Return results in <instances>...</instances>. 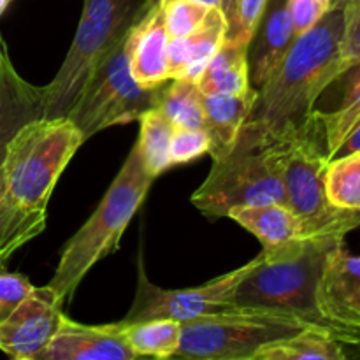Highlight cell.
Segmentation results:
<instances>
[{
	"label": "cell",
	"instance_id": "obj_33",
	"mask_svg": "<svg viewBox=\"0 0 360 360\" xmlns=\"http://www.w3.org/2000/svg\"><path fill=\"white\" fill-rule=\"evenodd\" d=\"M288 14L295 35H302L315 27L323 14L330 9L329 0H287Z\"/></svg>",
	"mask_w": 360,
	"mask_h": 360
},
{
	"label": "cell",
	"instance_id": "obj_29",
	"mask_svg": "<svg viewBox=\"0 0 360 360\" xmlns=\"http://www.w3.org/2000/svg\"><path fill=\"white\" fill-rule=\"evenodd\" d=\"M269 0H239L234 18L227 25L225 41L250 44Z\"/></svg>",
	"mask_w": 360,
	"mask_h": 360
},
{
	"label": "cell",
	"instance_id": "obj_31",
	"mask_svg": "<svg viewBox=\"0 0 360 360\" xmlns=\"http://www.w3.org/2000/svg\"><path fill=\"white\" fill-rule=\"evenodd\" d=\"M211 141L204 129H176L171 143V164L183 165L210 153Z\"/></svg>",
	"mask_w": 360,
	"mask_h": 360
},
{
	"label": "cell",
	"instance_id": "obj_26",
	"mask_svg": "<svg viewBox=\"0 0 360 360\" xmlns=\"http://www.w3.org/2000/svg\"><path fill=\"white\" fill-rule=\"evenodd\" d=\"M158 109L176 129H204L202 94L193 81L171 79V83L164 84Z\"/></svg>",
	"mask_w": 360,
	"mask_h": 360
},
{
	"label": "cell",
	"instance_id": "obj_9",
	"mask_svg": "<svg viewBox=\"0 0 360 360\" xmlns=\"http://www.w3.org/2000/svg\"><path fill=\"white\" fill-rule=\"evenodd\" d=\"M125 41L127 37L98 63L65 116L84 141L112 125L139 120L143 112L158 108L164 84L143 88L134 79Z\"/></svg>",
	"mask_w": 360,
	"mask_h": 360
},
{
	"label": "cell",
	"instance_id": "obj_36",
	"mask_svg": "<svg viewBox=\"0 0 360 360\" xmlns=\"http://www.w3.org/2000/svg\"><path fill=\"white\" fill-rule=\"evenodd\" d=\"M238 4H239V0H220V9H221V13L225 14V18H227V25H229V21L234 18L236 9H238Z\"/></svg>",
	"mask_w": 360,
	"mask_h": 360
},
{
	"label": "cell",
	"instance_id": "obj_15",
	"mask_svg": "<svg viewBox=\"0 0 360 360\" xmlns=\"http://www.w3.org/2000/svg\"><path fill=\"white\" fill-rule=\"evenodd\" d=\"M41 118H44L42 86L20 76L0 35V153H6L7 144L25 125Z\"/></svg>",
	"mask_w": 360,
	"mask_h": 360
},
{
	"label": "cell",
	"instance_id": "obj_10",
	"mask_svg": "<svg viewBox=\"0 0 360 360\" xmlns=\"http://www.w3.org/2000/svg\"><path fill=\"white\" fill-rule=\"evenodd\" d=\"M260 257L250 260L245 266L225 273L207 283L199 287L179 288L169 290L151 283L144 271L143 259H139L137 267V288L132 308L129 309L122 323H136L144 320H176V322H188L199 316L213 315L232 309L231 297L238 285L245 280L246 274L259 264Z\"/></svg>",
	"mask_w": 360,
	"mask_h": 360
},
{
	"label": "cell",
	"instance_id": "obj_40",
	"mask_svg": "<svg viewBox=\"0 0 360 360\" xmlns=\"http://www.w3.org/2000/svg\"><path fill=\"white\" fill-rule=\"evenodd\" d=\"M197 2H202L210 7H220V0H197Z\"/></svg>",
	"mask_w": 360,
	"mask_h": 360
},
{
	"label": "cell",
	"instance_id": "obj_41",
	"mask_svg": "<svg viewBox=\"0 0 360 360\" xmlns=\"http://www.w3.org/2000/svg\"><path fill=\"white\" fill-rule=\"evenodd\" d=\"M9 2H11V0H0V18H2L4 11L7 9V6H9Z\"/></svg>",
	"mask_w": 360,
	"mask_h": 360
},
{
	"label": "cell",
	"instance_id": "obj_6",
	"mask_svg": "<svg viewBox=\"0 0 360 360\" xmlns=\"http://www.w3.org/2000/svg\"><path fill=\"white\" fill-rule=\"evenodd\" d=\"M178 357L186 360H248L264 348L315 327L285 313L232 308L183 322Z\"/></svg>",
	"mask_w": 360,
	"mask_h": 360
},
{
	"label": "cell",
	"instance_id": "obj_44",
	"mask_svg": "<svg viewBox=\"0 0 360 360\" xmlns=\"http://www.w3.org/2000/svg\"><path fill=\"white\" fill-rule=\"evenodd\" d=\"M329 4H330V0H329Z\"/></svg>",
	"mask_w": 360,
	"mask_h": 360
},
{
	"label": "cell",
	"instance_id": "obj_39",
	"mask_svg": "<svg viewBox=\"0 0 360 360\" xmlns=\"http://www.w3.org/2000/svg\"><path fill=\"white\" fill-rule=\"evenodd\" d=\"M348 0H330V9H343Z\"/></svg>",
	"mask_w": 360,
	"mask_h": 360
},
{
	"label": "cell",
	"instance_id": "obj_11",
	"mask_svg": "<svg viewBox=\"0 0 360 360\" xmlns=\"http://www.w3.org/2000/svg\"><path fill=\"white\" fill-rule=\"evenodd\" d=\"M65 302L51 287H34L27 299L0 323V350L11 359H34L58 330Z\"/></svg>",
	"mask_w": 360,
	"mask_h": 360
},
{
	"label": "cell",
	"instance_id": "obj_12",
	"mask_svg": "<svg viewBox=\"0 0 360 360\" xmlns=\"http://www.w3.org/2000/svg\"><path fill=\"white\" fill-rule=\"evenodd\" d=\"M316 301L333 327H360V255H352L345 241L327 257Z\"/></svg>",
	"mask_w": 360,
	"mask_h": 360
},
{
	"label": "cell",
	"instance_id": "obj_42",
	"mask_svg": "<svg viewBox=\"0 0 360 360\" xmlns=\"http://www.w3.org/2000/svg\"><path fill=\"white\" fill-rule=\"evenodd\" d=\"M11 360H34V359H11Z\"/></svg>",
	"mask_w": 360,
	"mask_h": 360
},
{
	"label": "cell",
	"instance_id": "obj_27",
	"mask_svg": "<svg viewBox=\"0 0 360 360\" xmlns=\"http://www.w3.org/2000/svg\"><path fill=\"white\" fill-rule=\"evenodd\" d=\"M326 193L338 210L360 213V153L336 157L327 164Z\"/></svg>",
	"mask_w": 360,
	"mask_h": 360
},
{
	"label": "cell",
	"instance_id": "obj_28",
	"mask_svg": "<svg viewBox=\"0 0 360 360\" xmlns=\"http://www.w3.org/2000/svg\"><path fill=\"white\" fill-rule=\"evenodd\" d=\"M210 6L197 0H165L164 23L169 39L188 37L206 20Z\"/></svg>",
	"mask_w": 360,
	"mask_h": 360
},
{
	"label": "cell",
	"instance_id": "obj_14",
	"mask_svg": "<svg viewBox=\"0 0 360 360\" xmlns=\"http://www.w3.org/2000/svg\"><path fill=\"white\" fill-rule=\"evenodd\" d=\"M295 39L297 35L292 27L287 0H269L250 41L248 70L252 88L259 90L274 76Z\"/></svg>",
	"mask_w": 360,
	"mask_h": 360
},
{
	"label": "cell",
	"instance_id": "obj_38",
	"mask_svg": "<svg viewBox=\"0 0 360 360\" xmlns=\"http://www.w3.org/2000/svg\"><path fill=\"white\" fill-rule=\"evenodd\" d=\"M134 360H186L183 357H178V355H171V357H146V355H136Z\"/></svg>",
	"mask_w": 360,
	"mask_h": 360
},
{
	"label": "cell",
	"instance_id": "obj_21",
	"mask_svg": "<svg viewBox=\"0 0 360 360\" xmlns=\"http://www.w3.org/2000/svg\"><path fill=\"white\" fill-rule=\"evenodd\" d=\"M4 158L6 153H0V262H6L16 250L46 229V218L21 210L9 197Z\"/></svg>",
	"mask_w": 360,
	"mask_h": 360
},
{
	"label": "cell",
	"instance_id": "obj_2",
	"mask_svg": "<svg viewBox=\"0 0 360 360\" xmlns=\"http://www.w3.org/2000/svg\"><path fill=\"white\" fill-rule=\"evenodd\" d=\"M343 241L341 236H315L271 252L262 250L259 264L232 294L231 306L285 313L334 334L340 327L326 322L316 290L327 257Z\"/></svg>",
	"mask_w": 360,
	"mask_h": 360
},
{
	"label": "cell",
	"instance_id": "obj_24",
	"mask_svg": "<svg viewBox=\"0 0 360 360\" xmlns=\"http://www.w3.org/2000/svg\"><path fill=\"white\" fill-rule=\"evenodd\" d=\"M225 35H227V18L220 7H211L200 27L185 37L186 63L181 79L193 81V83L199 81L207 63L213 60L225 42Z\"/></svg>",
	"mask_w": 360,
	"mask_h": 360
},
{
	"label": "cell",
	"instance_id": "obj_43",
	"mask_svg": "<svg viewBox=\"0 0 360 360\" xmlns=\"http://www.w3.org/2000/svg\"><path fill=\"white\" fill-rule=\"evenodd\" d=\"M248 360H262V359H259V357H253V359H248Z\"/></svg>",
	"mask_w": 360,
	"mask_h": 360
},
{
	"label": "cell",
	"instance_id": "obj_17",
	"mask_svg": "<svg viewBox=\"0 0 360 360\" xmlns=\"http://www.w3.org/2000/svg\"><path fill=\"white\" fill-rule=\"evenodd\" d=\"M255 98V88L239 95L202 94L204 130L210 136V155L213 160L229 155L236 146Z\"/></svg>",
	"mask_w": 360,
	"mask_h": 360
},
{
	"label": "cell",
	"instance_id": "obj_4",
	"mask_svg": "<svg viewBox=\"0 0 360 360\" xmlns=\"http://www.w3.org/2000/svg\"><path fill=\"white\" fill-rule=\"evenodd\" d=\"M83 143V136L69 118H41L25 125L7 144L4 158L13 202L46 218L49 197Z\"/></svg>",
	"mask_w": 360,
	"mask_h": 360
},
{
	"label": "cell",
	"instance_id": "obj_16",
	"mask_svg": "<svg viewBox=\"0 0 360 360\" xmlns=\"http://www.w3.org/2000/svg\"><path fill=\"white\" fill-rule=\"evenodd\" d=\"M130 72L143 88H157L169 77V35L164 23V4L137 21L127 34Z\"/></svg>",
	"mask_w": 360,
	"mask_h": 360
},
{
	"label": "cell",
	"instance_id": "obj_3",
	"mask_svg": "<svg viewBox=\"0 0 360 360\" xmlns=\"http://www.w3.org/2000/svg\"><path fill=\"white\" fill-rule=\"evenodd\" d=\"M153 181L136 143L94 214L63 246L58 266L48 283L63 302L72 297L95 264L118 252L120 241Z\"/></svg>",
	"mask_w": 360,
	"mask_h": 360
},
{
	"label": "cell",
	"instance_id": "obj_30",
	"mask_svg": "<svg viewBox=\"0 0 360 360\" xmlns=\"http://www.w3.org/2000/svg\"><path fill=\"white\" fill-rule=\"evenodd\" d=\"M340 62L343 74L360 63V0H348L343 7Z\"/></svg>",
	"mask_w": 360,
	"mask_h": 360
},
{
	"label": "cell",
	"instance_id": "obj_18",
	"mask_svg": "<svg viewBox=\"0 0 360 360\" xmlns=\"http://www.w3.org/2000/svg\"><path fill=\"white\" fill-rule=\"evenodd\" d=\"M227 218H232L236 224L252 232L262 243L264 252L311 238L306 231L304 221L285 204L236 207Z\"/></svg>",
	"mask_w": 360,
	"mask_h": 360
},
{
	"label": "cell",
	"instance_id": "obj_5",
	"mask_svg": "<svg viewBox=\"0 0 360 360\" xmlns=\"http://www.w3.org/2000/svg\"><path fill=\"white\" fill-rule=\"evenodd\" d=\"M143 0H86L65 60L44 91V118H65L98 63L136 25Z\"/></svg>",
	"mask_w": 360,
	"mask_h": 360
},
{
	"label": "cell",
	"instance_id": "obj_25",
	"mask_svg": "<svg viewBox=\"0 0 360 360\" xmlns=\"http://www.w3.org/2000/svg\"><path fill=\"white\" fill-rule=\"evenodd\" d=\"M139 122L141 134L137 146H139L144 167L153 178H158L162 172L172 167L171 143L176 127L158 108L143 112L139 116Z\"/></svg>",
	"mask_w": 360,
	"mask_h": 360
},
{
	"label": "cell",
	"instance_id": "obj_7",
	"mask_svg": "<svg viewBox=\"0 0 360 360\" xmlns=\"http://www.w3.org/2000/svg\"><path fill=\"white\" fill-rule=\"evenodd\" d=\"M192 204L210 218L229 217L236 207L287 206L276 146L236 144L231 153L213 160L207 178L193 192Z\"/></svg>",
	"mask_w": 360,
	"mask_h": 360
},
{
	"label": "cell",
	"instance_id": "obj_1",
	"mask_svg": "<svg viewBox=\"0 0 360 360\" xmlns=\"http://www.w3.org/2000/svg\"><path fill=\"white\" fill-rule=\"evenodd\" d=\"M343 9H329L299 35L274 76L257 90V98L236 144L271 148L313 125L315 104L341 69Z\"/></svg>",
	"mask_w": 360,
	"mask_h": 360
},
{
	"label": "cell",
	"instance_id": "obj_20",
	"mask_svg": "<svg viewBox=\"0 0 360 360\" xmlns=\"http://www.w3.org/2000/svg\"><path fill=\"white\" fill-rule=\"evenodd\" d=\"M343 98L334 111H315V122L322 139L323 155L327 160L336 157L338 150L355 125L360 122V63L352 67Z\"/></svg>",
	"mask_w": 360,
	"mask_h": 360
},
{
	"label": "cell",
	"instance_id": "obj_34",
	"mask_svg": "<svg viewBox=\"0 0 360 360\" xmlns=\"http://www.w3.org/2000/svg\"><path fill=\"white\" fill-rule=\"evenodd\" d=\"M347 360H360V327H340L334 333Z\"/></svg>",
	"mask_w": 360,
	"mask_h": 360
},
{
	"label": "cell",
	"instance_id": "obj_23",
	"mask_svg": "<svg viewBox=\"0 0 360 360\" xmlns=\"http://www.w3.org/2000/svg\"><path fill=\"white\" fill-rule=\"evenodd\" d=\"M262 360H347L340 341L330 330L308 329L288 340L264 348Z\"/></svg>",
	"mask_w": 360,
	"mask_h": 360
},
{
	"label": "cell",
	"instance_id": "obj_32",
	"mask_svg": "<svg viewBox=\"0 0 360 360\" xmlns=\"http://www.w3.org/2000/svg\"><path fill=\"white\" fill-rule=\"evenodd\" d=\"M34 285L27 276L13 273L0 262V323L6 322L11 313L30 295Z\"/></svg>",
	"mask_w": 360,
	"mask_h": 360
},
{
	"label": "cell",
	"instance_id": "obj_35",
	"mask_svg": "<svg viewBox=\"0 0 360 360\" xmlns=\"http://www.w3.org/2000/svg\"><path fill=\"white\" fill-rule=\"evenodd\" d=\"M350 153H360V122L352 129V132L348 134L347 139L343 141V144H341L340 150H338L336 157H343V155Z\"/></svg>",
	"mask_w": 360,
	"mask_h": 360
},
{
	"label": "cell",
	"instance_id": "obj_19",
	"mask_svg": "<svg viewBox=\"0 0 360 360\" xmlns=\"http://www.w3.org/2000/svg\"><path fill=\"white\" fill-rule=\"evenodd\" d=\"M250 44L225 41L199 77L200 94L239 95L252 90L248 70Z\"/></svg>",
	"mask_w": 360,
	"mask_h": 360
},
{
	"label": "cell",
	"instance_id": "obj_8",
	"mask_svg": "<svg viewBox=\"0 0 360 360\" xmlns=\"http://www.w3.org/2000/svg\"><path fill=\"white\" fill-rule=\"evenodd\" d=\"M281 162L287 206L304 221L306 231L315 236H345L360 227V213L343 211L329 202L326 193V169L322 139L315 116L304 132L276 144Z\"/></svg>",
	"mask_w": 360,
	"mask_h": 360
},
{
	"label": "cell",
	"instance_id": "obj_37",
	"mask_svg": "<svg viewBox=\"0 0 360 360\" xmlns=\"http://www.w3.org/2000/svg\"><path fill=\"white\" fill-rule=\"evenodd\" d=\"M164 2H165V0H143V2H141V7H139V14H137V21L143 20V18L146 16L150 11H153L155 7L162 6ZM137 21H136V23H137Z\"/></svg>",
	"mask_w": 360,
	"mask_h": 360
},
{
	"label": "cell",
	"instance_id": "obj_13",
	"mask_svg": "<svg viewBox=\"0 0 360 360\" xmlns=\"http://www.w3.org/2000/svg\"><path fill=\"white\" fill-rule=\"evenodd\" d=\"M116 323L84 326L63 316L58 330L34 360H134Z\"/></svg>",
	"mask_w": 360,
	"mask_h": 360
},
{
	"label": "cell",
	"instance_id": "obj_22",
	"mask_svg": "<svg viewBox=\"0 0 360 360\" xmlns=\"http://www.w3.org/2000/svg\"><path fill=\"white\" fill-rule=\"evenodd\" d=\"M123 338L136 355L146 357H171L181 345V322L176 320H144L136 323L116 322Z\"/></svg>",
	"mask_w": 360,
	"mask_h": 360
}]
</instances>
